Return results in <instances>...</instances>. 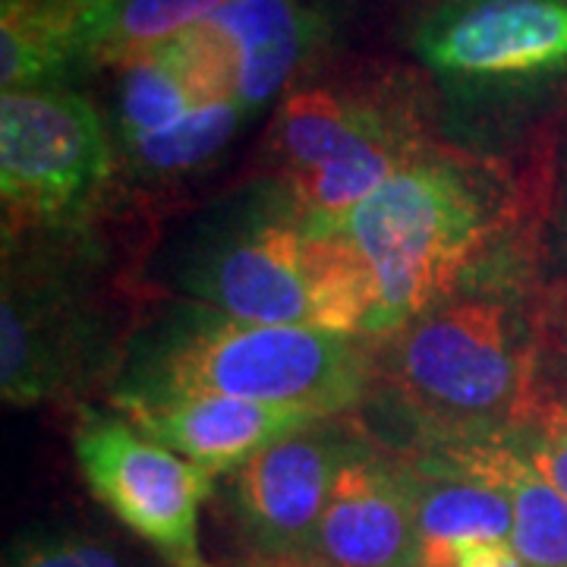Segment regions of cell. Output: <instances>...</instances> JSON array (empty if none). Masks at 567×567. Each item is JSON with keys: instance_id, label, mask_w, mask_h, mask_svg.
I'll use <instances>...</instances> for the list:
<instances>
[{"instance_id": "obj_16", "label": "cell", "mask_w": 567, "mask_h": 567, "mask_svg": "<svg viewBox=\"0 0 567 567\" xmlns=\"http://www.w3.org/2000/svg\"><path fill=\"white\" fill-rule=\"evenodd\" d=\"M303 256L316 328L341 338L372 334L375 284L357 246L338 227H303Z\"/></svg>"}, {"instance_id": "obj_1", "label": "cell", "mask_w": 567, "mask_h": 567, "mask_svg": "<svg viewBox=\"0 0 567 567\" xmlns=\"http://www.w3.org/2000/svg\"><path fill=\"white\" fill-rule=\"evenodd\" d=\"M375 284L372 334L439 303L486 237L480 199L451 164L416 158L334 224Z\"/></svg>"}, {"instance_id": "obj_7", "label": "cell", "mask_w": 567, "mask_h": 567, "mask_svg": "<svg viewBox=\"0 0 567 567\" xmlns=\"http://www.w3.org/2000/svg\"><path fill=\"white\" fill-rule=\"evenodd\" d=\"M357 447L331 420L265 445L230 473L237 511L265 558L306 561L331 486Z\"/></svg>"}, {"instance_id": "obj_10", "label": "cell", "mask_w": 567, "mask_h": 567, "mask_svg": "<svg viewBox=\"0 0 567 567\" xmlns=\"http://www.w3.org/2000/svg\"><path fill=\"white\" fill-rule=\"evenodd\" d=\"M203 29L227 61L237 102L256 114L312 58L324 17L319 0H227Z\"/></svg>"}, {"instance_id": "obj_13", "label": "cell", "mask_w": 567, "mask_h": 567, "mask_svg": "<svg viewBox=\"0 0 567 567\" xmlns=\"http://www.w3.org/2000/svg\"><path fill=\"white\" fill-rule=\"evenodd\" d=\"M439 464L505 492L514 514L511 546L524 567H567V498L529 464L520 447L498 439L466 442L447 447Z\"/></svg>"}, {"instance_id": "obj_3", "label": "cell", "mask_w": 567, "mask_h": 567, "mask_svg": "<svg viewBox=\"0 0 567 567\" xmlns=\"http://www.w3.org/2000/svg\"><path fill=\"white\" fill-rule=\"evenodd\" d=\"M365 375L353 338L221 316L177 338L164 353L158 382L145 391H208L331 420L363 398Z\"/></svg>"}, {"instance_id": "obj_6", "label": "cell", "mask_w": 567, "mask_h": 567, "mask_svg": "<svg viewBox=\"0 0 567 567\" xmlns=\"http://www.w3.org/2000/svg\"><path fill=\"white\" fill-rule=\"evenodd\" d=\"M420 61L464 95L567 73V0H442L416 29Z\"/></svg>"}, {"instance_id": "obj_21", "label": "cell", "mask_w": 567, "mask_h": 567, "mask_svg": "<svg viewBox=\"0 0 567 567\" xmlns=\"http://www.w3.org/2000/svg\"><path fill=\"white\" fill-rule=\"evenodd\" d=\"M520 451L551 486L567 498V406H548L539 413L536 432L524 439Z\"/></svg>"}, {"instance_id": "obj_14", "label": "cell", "mask_w": 567, "mask_h": 567, "mask_svg": "<svg viewBox=\"0 0 567 567\" xmlns=\"http://www.w3.org/2000/svg\"><path fill=\"white\" fill-rule=\"evenodd\" d=\"M420 567H447L466 543H511L514 514L505 492L447 464L410 473Z\"/></svg>"}, {"instance_id": "obj_20", "label": "cell", "mask_w": 567, "mask_h": 567, "mask_svg": "<svg viewBox=\"0 0 567 567\" xmlns=\"http://www.w3.org/2000/svg\"><path fill=\"white\" fill-rule=\"evenodd\" d=\"M7 567H126L117 548L95 536L54 533L25 539L10 551Z\"/></svg>"}, {"instance_id": "obj_22", "label": "cell", "mask_w": 567, "mask_h": 567, "mask_svg": "<svg viewBox=\"0 0 567 567\" xmlns=\"http://www.w3.org/2000/svg\"><path fill=\"white\" fill-rule=\"evenodd\" d=\"M447 567H524L511 543H466L454 548Z\"/></svg>"}, {"instance_id": "obj_2", "label": "cell", "mask_w": 567, "mask_h": 567, "mask_svg": "<svg viewBox=\"0 0 567 567\" xmlns=\"http://www.w3.org/2000/svg\"><path fill=\"white\" fill-rule=\"evenodd\" d=\"M391 338L388 375L432 425L486 442L536 416L529 357L498 303L432 306Z\"/></svg>"}, {"instance_id": "obj_4", "label": "cell", "mask_w": 567, "mask_h": 567, "mask_svg": "<svg viewBox=\"0 0 567 567\" xmlns=\"http://www.w3.org/2000/svg\"><path fill=\"white\" fill-rule=\"evenodd\" d=\"M111 140L82 95L58 85L0 95L3 237L76 218L111 177Z\"/></svg>"}, {"instance_id": "obj_5", "label": "cell", "mask_w": 567, "mask_h": 567, "mask_svg": "<svg viewBox=\"0 0 567 567\" xmlns=\"http://www.w3.org/2000/svg\"><path fill=\"white\" fill-rule=\"evenodd\" d=\"M76 464L95 498L155 548L167 567H208L199 511L215 476L148 439L121 416L82 413L73 429Z\"/></svg>"}, {"instance_id": "obj_19", "label": "cell", "mask_w": 567, "mask_h": 567, "mask_svg": "<svg viewBox=\"0 0 567 567\" xmlns=\"http://www.w3.org/2000/svg\"><path fill=\"white\" fill-rule=\"evenodd\" d=\"M249 117L240 102H205L174 130L126 142V155L148 174H186L221 155L224 145L237 136V130Z\"/></svg>"}, {"instance_id": "obj_11", "label": "cell", "mask_w": 567, "mask_h": 567, "mask_svg": "<svg viewBox=\"0 0 567 567\" xmlns=\"http://www.w3.org/2000/svg\"><path fill=\"white\" fill-rule=\"evenodd\" d=\"M203 287L224 319L316 328L303 227L265 221L246 230L215 256Z\"/></svg>"}, {"instance_id": "obj_17", "label": "cell", "mask_w": 567, "mask_h": 567, "mask_svg": "<svg viewBox=\"0 0 567 567\" xmlns=\"http://www.w3.org/2000/svg\"><path fill=\"white\" fill-rule=\"evenodd\" d=\"M205 102L212 99H205L189 82L177 58L162 44L121 66V80H117L121 142L126 145V142L167 133Z\"/></svg>"}, {"instance_id": "obj_8", "label": "cell", "mask_w": 567, "mask_h": 567, "mask_svg": "<svg viewBox=\"0 0 567 567\" xmlns=\"http://www.w3.org/2000/svg\"><path fill=\"white\" fill-rule=\"evenodd\" d=\"M306 565L420 567L406 470L353 451L331 486Z\"/></svg>"}, {"instance_id": "obj_18", "label": "cell", "mask_w": 567, "mask_h": 567, "mask_svg": "<svg viewBox=\"0 0 567 567\" xmlns=\"http://www.w3.org/2000/svg\"><path fill=\"white\" fill-rule=\"evenodd\" d=\"M227 0H111L89 63L117 66L203 25Z\"/></svg>"}, {"instance_id": "obj_15", "label": "cell", "mask_w": 567, "mask_h": 567, "mask_svg": "<svg viewBox=\"0 0 567 567\" xmlns=\"http://www.w3.org/2000/svg\"><path fill=\"white\" fill-rule=\"evenodd\" d=\"M394 130H401V123L375 104L347 99L331 89H300L278 107L271 123V152L278 155L287 181H297Z\"/></svg>"}, {"instance_id": "obj_9", "label": "cell", "mask_w": 567, "mask_h": 567, "mask_svg": "<svg viewBox=\"0 0 567 567\" xmlns=\"http://www.w3.org/2000/svg\"><path fill=\"white\" fill-rule=\"evenodd\" d=\"M130 423L212 476L234 473L265 445L322 423L303 410L265 406L208 391H136L121 401Z\"/></svg>"}, {"instance_id": "obj_23", "label": "cell", "mask_w": 567, "mask_h": 567, "mask_svg": "<svg viewBox=\"0 0 567 567\" xmlns=\"http://www.w3.org/2000/svg\"><path fill=\"white\" fill-rule=\"evenodd\" d=\"M246 567H312V565H306V561H293V558H265V555H259L256 561H249Z\"/></svg>"}, {"instance_id": "obj_12", "label": "cell", "mask_w": 567, "mask_h": 567, "mask_svg": "<svg viewBox=\"0 0 567 567\" xmlns=\"http://www.w3.org/2000/svg\"><path fill=\"white\" fill-rule=\"evenodd\" d=\"M111 0H0L3 92L39 89L89 63Z\"/></svg>"}]
</instances>
